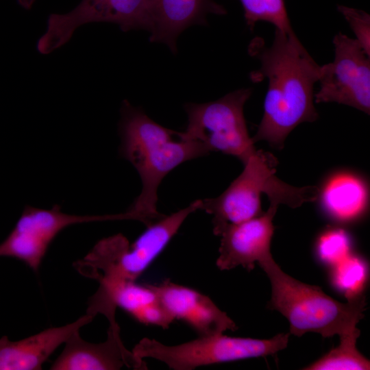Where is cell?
<instances>
[{"label":"cell","mask_w":370,"mask_h":370,"mask_svg":"<svg viewBox=\"0 0 370 370\" xmlns=\"http://www.w3.org/2000/svg\"><path fill=\"white\" fill-rule=\"evenodd\" d=\"M248 52L260 63L259 69L251 73V80L268 81L263 116L252 141H267L282 149L298 125L319 117L314 105V86L318 82L320 66L294 31L275 29L269 46L256 37L250 42Z\"/></svg>","instance_id":"1"},{"label":"cell","mask_w":370,"mask_h":370,"mask_svg":"<svg viewBox=\"0 0 370 370\" xmlns=\"http://www.w3.org/2000/svg\"><path fill=\"white\" fill-rule=\"evenodd\" d=\"M121 114L120 153L134 166L142 183L140 195L127 212L132 219L147 225L164 215L157 210V202L165 176L183 162L209 152L200 143L164 127L127 101Z\"/></svg>","instance_id":"2"},{"label":"cell","mask_w":370,"mask_h":370,"mask_svg":"<svg viewBox=\"0 0 370 370\" xmlns=\"http://www.w3.org/2000/svg\"><path fill=\"white\" fill-rule=\"evenodd\" d=\"M271 285L268 308L280 312L290 324V334L301 336L316 332L323 337L339 336L357 329L367 302L360 293L340 302L314 285L301 282L284 273L273 256L260 262Z\"/></svg>","instance_id":"3"},{"label":"cell","mask_w":370,"mask_h":370,"mask_svg":"<svg viewBox=\"0 0 370 370\" xmlns=\"http://www.w3.org/2000/svg\"><path fill=\"white\" fill-rule=\"evenodd\" d=\"M276 158L262 149L256 150L243 163L242 173L219 196L201 200L200 209L212 216L213 232L219 236L223 229L261 215V196L265 194L269 203L295 208L315 201L317 186L297 187L290 185L276 175Z\"/></svg>","instance_id":"4"},{"label":"cell","mask_w":370,"mask_h":370,"mask_svg":"<svg viewBox=\"0 0 370 370\" xmlns=\"http://www.w3.org/2000/svg\"><path fill=\"white\" fill-rule=\"evenodd\" d=\"M201 199L147 225L146 230L130 244L121 234L99 241L86 257L91 274L99 282L136 281L160 254L184 221L200 210Z\"/></svg>","instance_id":"5"},{"label":"cell","mask_w":370,"mask_h":370,"mask_svg":"<svg viewBox=\"0 0 370 370\" xmlns=\"http://www.w3.org/2000/svg\"><path fill=\"white\" fill-rule=\"evenodd\" d=\"M290 333L278 334L269 339L231 337L223 333L199 336L175 345L143 338L132 352L140 359L153 358L174 370H192L199 367L237 360L264 357L285 349Z\"/></svg>","instance_id":"6"},{"label":"cell","mask_w":370,"mask_h":370,"mask_svg":"<svg viewBox=\"0 0 370 370\" xmlns=\"http://www.w3.org/2000/svg\"><path fill=\"white\" fill-rule=\"evenodd\" d=\"M251 93L250 88H241L214 101L186 105L188 125L181 136L200 143L209 153L231 155L244 163L256 150L243 112Z\"/></svg>","instance_id":"7"},{"label":"cell","mask_w":370,"mask_h":370,"mask_svg":"<svg viewBox=\"0 0 370 370\" xmlns=\"http://www.w3.org/2000/svg\"><path fill=\"white\" fill-rule=\"evenodd\" d=\"M334 58L320 66L316 103H337L369 114L370 56L359 42L338 32L333 39Z\"/></svg>","instance_id":"8"},{"label":"cell","mask_w":370,"mask_h":370,"mask_svg":"<svg viewBox=\"0 0 370 370\" xmlns=\"http://www.w3.org/2000/svg\"><path fill=\"white\" fill-rule=\"evenodd\" d=\"M92 22H109L123 32L150 29L148 0H82L71 12L51 14L47 29L37 42L41 54H49L66 44L77 28Z\"/></svg>","instance_id":"9"},{"label":"cell","mask_w":370,"mask_h":370,"mask_svg":"<svg viewBox=\"0 0 370 370\" xmlns=\"http://www.w3.org/2000/svg\"><path fill=\"white\" fill-rule=\"evenodd\" d=\"M124 213L77 215L51 209L27 206L7 238L0 243V257L14 258L37 271L49 246L66 227L78 223L125 219Z\"/></svg>","instance_id":"10"},{"label":"cell","mask_w":370,"mask_h":370,"mask_svg":"<svg viewBox=\"0 0 370 370\" xmlns=\"http://www.w3.org/2000/svg\"><path fill=\"white\" fill-rule=\"evenodd\" d=\"M279 205L269 203L261 215L226 226L221 236L219 255L216 264L220 270L238 266L247 271L256 263L271 256V241L275 227L273 220Z\"/></svg>","instance_id":"11"},{"label":"cell","mask_w":370,"mask_h":370,"mask_svg":"<svg viewBox=\"0 0 370 370\" xmlns=\"http://www.w3.org/2000/svg\"><path fill=\"white\" fill-rule=\"evenodd\" d=\"M119 307L141 323L167 329L174 319L162 305L149 284L135 281L100 282L91 298L87 313L95 317L103 314L109 322L115 321V310Z\"/></svg>","instance_id":"12"},{"label":"cell","mask_w":370,"mask_h":370,"mask_svg":"<svg viewBox=\"0 0 370 370\" xmlns=\"http://www.w3.org/2000/svg\"><path fill=\"white\" fill-rule=\"evenodd\" d=\"M79 332L64 343L62 352L50 369L117 370L124 366L134 369H147L144 360L136 356L132 351L124 346L116 322L110 323L107 339L102 343L86 341Z\"/></svg>","instance_id":"13"},{"label":"cell","mask_w":370,"mask_h":370,"mask_svg":"<svg viewBox=\"0 0 370 370\" xmlns=\"http://www.w3.org/2000/svg\"><path fill=\"white\" fill-rule=\"evenodd\" d=\"M149 285L171 317L185 322L199 336L235 331L238 328L235 322L210 297L195 289L169 280Z\"/></svg>","instance_id":"14"},{"label":"cell","mask_w":370,"mask_h":370,"mask_svg":"<svg viewBox=\"0 0 370 370\" xmlns=\"http://www.w3.org/2000/svg\"><path fill=\"white\" fill-rule=\"evenodd\" d=\"M150 41L162 42L177 51L178 36L193 25H208L209 14L224 15L225 8L214 0H148Z\"/></svg>","instance_id":"15"},{"label":"cell","mask_w":370,"mask_h":370,"mask_svg":"<svg viewBox=\"0 0 370 370\" xmlns=\"http://www.w3.org/2000/svg\"><path fill=\"white\" fill-rule=\"evenodd\" d=\"M95 317L86 313L75 321L46 329L17 341L0 338V370H38L52 353Z\"/></svg>","instance_id":"16"},{"label":"cell","mask_w":370,"mask_h":370,"mask_svg":"<svg viewBox=\"0 0 370 370\" xmlns=\"http://www.w3.org/2000/svg\"><path fill=\"white\" fill-rule=\"evenodd\" d=\"M368 190L365 184L356 175L341 173L332 177L321 193L322 206L337 220L356 218L365 208Z\"/></svg>","instance_id":"17"},{"label":"cell","mask_w":370,"mask_h":370,"mask_svg":"<svg viewBox=\"0 0 370 370\" xmlns=\"http://www.w3.org/2000/svg\"><path fill=\"white\" fill-rule=\"evenodd\" d=\"M360 334L357 328L342 335L340 343L314 362L304 369L307 370H367L370 362L356 348V341Z\"/></svg>","instance_id":"18"},{"label":"cell","mask_w":370,"mask_h":370,"mask_svg":"<svg viewBox=\"0 0 370 370\" xmlns=\"http://www.w3.org/2000/svg\"><path fill=\"white\" fill-rule=\"evenodd\" d=\"M244 10L247 25L252 31L258 22L272 24L275 29L290 32L293 29L288 16L285 0H238Z\"/></svg>","instance_id":"19"},{"label":"cell","mask_w":370,"mask_h":370,"mask_svg":"<svg viewBox=\"0 0 370 370\" xmlns=\"http://www.w3.org/2000/svg\"><path fill=\"white\" fill-rule=\"evenodd\" d=\"M333 267V284L345 293L347 299L362 293L367 270L361 258L350 254Z\"/></svg>","instance_id":"20"},{"label":"cell","mask_w":370,"mask_h":370,"mask_svg":"<svg viewBox=\"0 0 370 370\" xmlns=\"http://www.w3.org/2000/svg\"><path fill=\"white\" fill-rule=\"evenodd\" d=\"M351 249L349 236L343 230L332 229L325 232L319 238L317 251L325 263L334 266L348 255Z\"/></svg>","instance_id":"21"},{"label":"cell","mask_w":370,"mask_h":370,"mask_svg":"<svg viewBox=\"0 0 370 370\" xmlns=\"http://www.w3.org/2000/svg\"><path fill=\"white\" fill-rule=\"evenodd\" d=\"M337 9L353 31L356 40L370 56V15L366 12L338 5Z\"/></svg>","instance_id":"22"},{"label":"cell","mask_w":370,"mask_h":370,"mask_svg":"<svg viewBox=\"0 0 370 370\" xmlns=\"http://www.w3.org/2000/svg\"><path fill=\"white\" fill-rule=\"evenodd\" d=\"M18 3L25 9H30L34 0H17Z\"/></svg>","instance_id":"23"}]
</instances>
